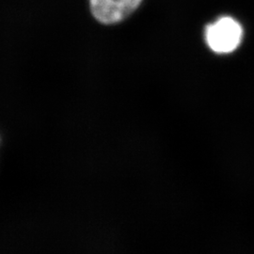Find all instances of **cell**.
I'll return each instance as SVG.
<instances>
[{
    "label": "cell",
    "instance_id": "6da1fadb",
    "mask_svg": "<svg viewBox=\"0 0 254 254\" xmlns=\"http://www.w3.org/2000/svg\"><path fill=\"white\" fill-rule=\"evenodd\" d=\"M243 28L232 17H221L210 24L205 30V39L211 50L218 54L235 51L241 44Z\"/></svg>",
    "mask_w": 254,
    "mask_h": 254
},
{
    "label": "cell",
    "instance_id": "7a4b0ae2",
    "mask_svg": "<svg viewBox=\"0 0 254 254\" xmlns=\"http://www.w3.org/2000/svg\"><path fill=\"white\" fill-rule=\"evenodd\" d=\"M93 17L101 24L114 25L136 10L142 0H89Z\"/></svg>",
    "mask_w": 254,
    "mask_h": 254
}]
</instances>
